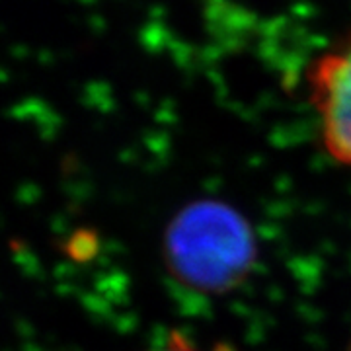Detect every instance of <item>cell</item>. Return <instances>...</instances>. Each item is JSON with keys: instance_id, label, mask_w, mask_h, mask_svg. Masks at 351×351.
I'll return each instance as SVG.
<instances>
[{"instance_id": "cell-2", "label": "cell", "mask_w": 351, "mask_h": 351, "mask_svg": "<svg viewBox=\"0 0 351 351\" xmlns=\"http://www.w3.org/2000/svg\"><path fill=\"white\" fill-rule=\"evenodd\" d=\"M306 84L324 151L351 168V34L314 59Z\"/></svg>"}, {"instance_id": "cell-1", "label": "cell", "mask_w": 351, "mask_h": 351, "mask_svg": "<svg viewBox=\"0 0 351 351\" xmlns=\"http://www.w3.org/2000/svg\"><path fill=\"white\" fill-rule=\"evenodd\" d=\"M164 260L186 287L226 293L250 274L256 239L234 207L223 201H193L166 226Z\"/></svg>"}, {"instance_id": "cell-3", "label": "cell", "mask_w": 351, "mask_h": 351, "mask_svg": "<svg viewBox=\"0 0 351 351\" xmlns=\"http://www.w3.org/2000/svg\"><path fill=\"white\" fill-rule=\"evenodd\" d=\"M149 351H199V348H195L182 332H172V334H168V338L162 346Z\"/></svg>"}, {"instance_id": "cell-4", "label": "cell", "mask_w": 351, "mask_h": 351, "mask_svg": "<svg viewBox=\"0 0 351 351\" xmlns=\"http://www.w3.org/2000/svg\"><path fill=\"white\" fill-rule=\"evenodd\" d=\"M346 351H351V341H350V346H348V350H346Z\"/></svg>"}]
</instances>
